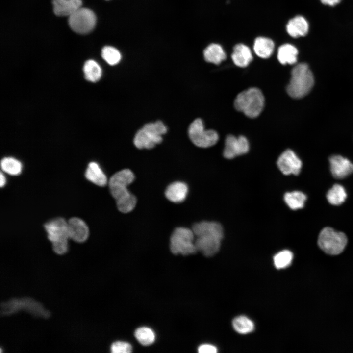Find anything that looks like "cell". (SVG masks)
Here are the masks:
<instances>
[{
  "instance_id": "1",
  "label": "cell",
  "mask_w": 353,
  "mask_h": 353,
  "mask_svg": "<svg viewBox=\"0 0 353 353\" xmlns=\"http://www.w3.org/2000/svg\"><path fill=\"white\" fill-rule=\"evenodd\" d=\"M134 179L129 169H125L114 174L109 181L111 195L115 199L119 210L122 213L131 211L136 204V199L127 189V186Z\"/></svg>"
},
{
  "instance_id": "2",
  "label": "cell",
  "mask_w": 353,
  "mask_h": 353,
  "mask_svg": "<svg viewBox=\"0 0 353 353\" xmlns=\"http://www.w3.org/2000/svg\"><path fill=\"white\" fill-rule=\"evenodd\" d=\"M314 82L313 75L308 66L306 63H299L292 70L287 92L293 98H301L309 93Z\"/></svg>"
},
{
  "instance_id": "3",
  "label": "cell",
  "mask_w": 353,
  "mask_h": 353,
  "mask_svg": "<svg viewBox=\"0 0 353 353\" xmlns=\"http://www.w3.org/2000/svg\"><path fill=\"white\" fill-rule=\"evenodd\" d=\"M264 97L260 89L252 87L241 92L236 96L234 106L235 109L251 118L257 117L262 112Z\"/></svg>"
},
{
  "instance_id": "4",
  "label": "cell",
  "mask_w": 353,
  "mask_h": 353,
  "mask_svg": "<svg viewBox=\"0 0 353 353\" xmlns=\"http://www.w3.org/2000/svg\"><path fill=\"white\" fill-rule=\"evenodd\" d=\"M44 227L48 238L52 243L53 251L58 254L66 253L69 238L67 222L62 218H58L48 222Z\"/></svg>"
},
{
  "instance_id": "5",
  "label": "cell",
  "mask_w": 353,
  "mask_h": 353,
  "mask_svg": "<svg viewBox=\"0 0 353 353\" xmlns=\"http://www.w3.org/2000/svg\"><path fill=\"white\" fill-rule=\"evenodd\" d=\"M167 128L160 121L146 124L135 135L134 144L138 149H151L162 141Z\"/></svg>"
},
{
  "instance_id": "6",
  "label": "cell",
  "mask_w": 353,
  "mask_h": 353,
  "mask_svg": "<svg viewBox=\"0 0 353 353\" xmlns=\"http://www.w3.org/2000/svg\"><path fill=\"white\" fill-rule=\"evenodd\" d=\"M347 243L346 235L330 227L324 228L320 232L318 244L325 252L337 255L343 252Z\"/></svg>"
},
{
  "instance_id": "7",
  "label": "cell",
  "mask_w": 353,
  "mask_h": 353,
  "mask_svg": "<svg viewBox=\"0 0 353 353\" xmlns=\"http://www.w3.org/2000/svg\"><path fill=\"white\" fill-rule=\"evenodd\" d=\"M194 237L192 230L182 227L176 228L170 238L171 252L183 255L195 253L197 250L194 242Z\"/></svg>"
},
{
  "instance_id": "8",
  "label": "cell",
  "mask_w": 353,
  "mask_h": 353,
  "mask_svg": "<svg viewBox=\"0 0 353 353\" xmlns=\"http://www.w3.org/2000/svg\"><path fill=\"white\" fill-rule=\"evenodd\" d=\"M188 135L192 142L201 148H208L215 145L218 141L219 136L213 130H206L202 121L198 118L190 125Z\"/></svg>"
},
{
  "instance_id": "9",
  "label": "cell",
  "mask_w": 353,
  "mask_h": 353,
  "mask_svg": "<svg viewBox=\"0 0 353 353\" xmlns=\"http://www.w3.org/2000/svg\"><path fill=\"white\" fill-rule=\"evenodd\" d=\"M96 17L91 10L80 7L69 16L68 24L70 28L79 34H86L94 28Z\"/></svg>"
},
{
  "instance_id": "10",
  "label": "cell",
  "mask_w": 353,
  "mask_h": 353,
  "mask_svg": "<svg viewBox=\"0 0 353 353\" xmlns=\"http://www.w3.org/2000/svg\"><path fill=\"white\" fill-rule=\"evenodd\" d=\"M249 150V144L245 137L228 135L225 140L223 155L227 159H232L247 153Z\"/></svg>"
},
{
  "instance_id": "11",
  "label": "cell",
  "mask_w": 353,
  "mask_h": 353,
  "mask_svg": "<svg viewBox=\"0 0 353 353\" xmlns=\"http://www.w3.org/2000/svg\"><path fill=\"white\" fill-rule=\"evenodd\" d=\"M277 165L285 175H298L301 171L302 163L294 152L288 149L279 156L277 160Z\"/></svg>"
},
{
  "instance_id": "12",
  "label": "cell",
  "mask_w": 353,
  "mask_h": 353,
  "mask_svg": "<svg viewBox=\"0 0 353 353\" xmlns=\"http://www.w3.org/2000/svg\"><path fill=\"white\" fill-rule=\"evenodd\" d=\"M329 163L331 172L336 178H344L353 172V164L341 155L331 156Z\"/></svg>"
},
{
  "instance_id": "13",
  "label": "cell",
  "mask_w": 353,
  "mask_h": 353,
  "mask_svg": "<svg viewBox=\"0 0 353 353\" xmlns=\"http://www.w3.org/2000/svg\"><path fill=\"white\" fill-rule=\"evenodd\" d=\"M195 236H211L222 239L224 235L221 225L216 222L202 221L195 224L192 227Z\"/></svg>"
},
{
  "instance_id": "14",
  "label": "cell",
  "mask_w": 353,
  "mask_h": 353,
  "mask_svg": "<svg viewBox=\"0 0 353 353\" xmlns=\"http://www.w3.org/2000/svg\"><path fill=\"white\" fill-rule=\"evenodd\" d=\"M67 223L69 238L77 242H83L86 240L89 236V229L82 220L73 217Z\"/></svg>"
},
{
  "instance_id": "15",
  "label": "cell",
  "mask_w": 353,
  "mask_h": 353,
  "mask_svg": "<svg viewBox=\"0 0 353 353\" xmlns=\"http://www.w3.org/2000/svg\"><path fill=\"white\" fill-rule=\"evenodd\" d=\"M195 241L197 251L201 252L206 256H212L219 250L221 239L210 236L196 237Z\"/></svg>"
},
{
  "instance_id": "16",
  "label": "cell",
  "mask_w": 353,
  "mask_h": 353,
  "mask_svg": "<svg viewBox=\"0 0 353 353\" xmlns=\"http://www.w3.org/2000/svg\"><path fill=\"white\" fill-rule=\"evenodd\" d=\"M53 10L58 16H69L81 7V0H52Z\"/></svg>"
},
{
  "instance_id": "17",
  "label": "cell",
  "mask_w": 353,
  "mask_h": 353,
  "mask_svg": "<svg viewBox=\"0 0 353 353\" xmlns=\"http://www.w3.org/2000/svg\"><path fill=\"white\" fill-rule=\"evenodd\" d=\"M308 22L302 16H297L290 19L286 25L287 33L293 38L306 35L308 31Z\"/></svg>"
},
{
  "instance_id": "18",
  "label": "cell",
  "mask_w": 353,
  "mask_h": 353,
  "mask_svg": "<svg viewBox=\"0 0 353 353\" xmlns=\"http://www.w3.org/2000/svg\"><path fill=\"white\" fill-rule=\"evenodd\" d=\"M188 186L184 182L176 181L171 183L165 191V196L170 201L179 203L186 198L188 193Z\"/></svg>"
},
{
  "instance_id": "19",
  "label": "cell",
  "mask_w": 353,
  "mask_h": 353,
  "mask_svg": "<svg viewBox=\"0 0 353 353\" xmlns=\"http://www.w3.org/2000/svg\"><path fill=\"white\" fill-rule=\"evenodd\" d=\"M231 58L237 66L245 67L252 60V55L250 49L247 46L243 44H238L233 48Z\"/></svg>"
},
{
  "instance_id": "20",
  "label": "cell",
  "mask_w": 353,
  "mask_h": 353,
  "mask_svg": "<svg viewBox=\"0 0 353 353\" xmlns=\"http://www.w3.org/2000/svg\"><path fill=\"white\" fill-rule=\"evenodd\" d=\"M274 43L271 39L258 37L253 44V50L255 54L260 58H268L272 54L274 50Z\"/></svg>"
},
{
  "instance_id": "21",
  "label": "cell",
  "mask_w": 353,
  "mask_h": 353,
  "mask_svg": "<svg viewBox=\"0 0 353 353\" xmlns=\"http://www.w3.org/2000/svg\"><path fill=\"white\" fill-rule=\"evenodd\" d=\"M86 178L93 183L104 186L107 182V179L100 166L95 162H90L85 172Z\"/></svg>"
},
{
  "instance_id": "22",
  "label": "cell",
  "mask_w": 353,
  "mask_h": 353,
  "mask_svg": "<svg viewBox=\"0 0 353 353\" xmlns=\"http://www.w3.org/2000/svg\"><path fill=\"white\" fill-rule=\"evenodd\" d=\"M298 54V50L294 46L290 44H285L279 47L277 57L281 64L291 65L297 62Z\"/></svg>"
},
{
  "instance_id": "23",
  "label": "cell",
  "mask_w": 353,
  "mask_h": 353,
  "mask_svg": "<svg viewBox=\"0 0 353 353\" xmlns=\"http://www.w3.org/2000/svg\"><path fill=\"white\" fill-rule=\"evenodd\" d=\"M205 60L210 63L219 64L226 58V54L223 48L218 44L212 43L208 45L203 51Z\"/></svg>"
},
{
  "instance_id": "24",
  "label": "cell",
  "mask_w": 353,
  "mask_h": 353,
  "mask_svg": "<svg viewBox=\"0 0 353 353\" xmlns=\"http://www.w3.org/2000/svg\"><path fill=\"white\" fill-rule=\"evenodd\" d=\"M85 78L92 82L98 81L101 77L102 71L100 66L93 60L86 61L83 66Z\"/></svg>"
},
{
  "instance_id": "25",
  "label": "cell",
  "mask_w": 353,
  "mask_h": 353,
  "mask_svg": "<svg viewBox=\"0 0 353 353\" xmlns=\"http://www.w3.org/2000/svg\"><path fill=\"white\" fill-rule=\"evenodd\" d=\"M284 200L290 208L297 210L302 208L306 200V196L300 191H293L286 193Z\"/></svg>"
},
{
  "instance_id": "26",
  "label": "cell",
  "mask_w": 353,
  "mask_h": 353,
  "mask_svg": "<svg viewBox=\"0 0 353 353\" xmlns=\"http://www.w3.org/2000/svg\"><path fill=\"white\" fill-rule=\"evenodd\" d=\"M346 198L347 193L345 188L338 184L334 185L327 194L328 202L332 205L341 204L345 202Z\"/></svg>"
},
{
  "instance_id": "27",
  "label": "cell",
  "mask_w": 353,
  "mask_h": 353,
  "mask_svg": "<svg viewBox=\"0 0 353 353\" xmlns=\"http://www.w3.org/2000/svg\"><path fill=\"white\" fill-rule=\"evenodd\" d=\"M234 329L240 334H248L254 329L253 322L245 316H239L235 318L232 321Z\"/></svg>"
},
{
  "instance_id": "28",
  "label": "cell",
  "mask_w": 353,
  "mask_h": 353,
  "mask_svg": "<svg viewBox=\"0 0 353 353\" xmlns=\"http://www.w3.org/2000/svg\"><path fill=\"white\" fill-rule=\"evenodd\" d=\"M1 168L5 173L11 175H18L22 171L21 163L13 157H4L1 161Z\"/></svg>"
},
{
  "instance_id": "29",
  "label": "cell",
  "mask_w": 353,
  "mask_h": 353,
  "mask_svg": "<svg viewBox=\"0 0 353 353\" xmlns=\"http://www.w3.org/2000/svg\"><path fill=\"white\" fill-rule=\"evenodd\" d=\"M134 335L139 342L144 346L152 344L155 339L154 332L148 327H143L137 328Z\"/></svg>"
},
{
  "instance_id": "30",
  "label": "cell",
  "mask_w": 353,
  "mask_h": 353,
  "mask_svg": "<svg viewBox=\"0 0 353 353\" xmlns=\"http://www.w3.org/2000/svg\"><path fill=\"white\" fill-rule=\"evenodd\" d=\"M293 254L289 250H283L277 253L274 256L275 266L278 269H284L289 266L293 260Z\"/></svg>"
},
{
  "instance_id": "31",
  "label": "cell",
  "mask_w": 353,
  "mask_h": 353,
  "mask_svg": "<svg viewBox=\"0 0 353 353\" xmlns=\"http://www.w3.org/2000/svg\"><path fill=\"white\" fill-rule=\"evenodd\" d=\"M101 56L109 65L117 64L121 59V54L115 48L111 46H105L101 50Z\"/></svg>"
},
{
  "instance_id": "32",
  "label": "cell",
  "mask_w": 353,
  "mask_h": 353,
  "mask_svg": "<svg viewBox=\"0 0 353 353\" xmlns=\"http://www.w3.org/2000/svg\"><path fill=\"white\" fill-rule=\"evenodd\" d=\"M110 349L113 353H129L132 351V347L128 343L116 341L111 345Z\"/></svg>"
},
{
  "instance_id": "33",
  "label": "cell",
  "mask_w": 353,
  "mask_h": 353,
  "mask_svg": "<svg viewBox=\"0 0 353 353\" xmlns=\"http://www.w3.org/2000/svg\"><path fill=\"white\" fill-rule=\"evenodd\" d=\"M200 353H216L218 351L217 347L214 345L204 344L200 345L198 348Z\"/></svg>"
},
{
  "instance_id": "34",
  "label": "cell",
  "mask_w": 353,
  "mask_h": 353,
  "mask_svg": "<svg viewBox=\"0 0 353 353\" xmlns=\"http://www.w3.org/2000/svg\"><path fill=\"white\" fill-rule=\"evenodd\" d=\"M321 2L325 5L334 6L339 3L341 0H320Z\"/></svg>"
},
{
  "instance_id": "35",
  "label": "cell",
  "mask_w": 353,
  "mask_h": 353,
  "mask_svg": "<svg viewBox=\"0 0 353 353\" xmlns=\"http://www.w3.org/2000/svg\"><path fill=\"white\" fill-rule=\"evenodd\" d=\"M0 185L1 187H2L5 184L6 182V179L5 177L3 174L2 172L0 173Z\"/></svg>"
},
{
  "instance_id": "36",
  "label": "cell",
  "mask_w": 353,
  "mask_h": 353,
  "mask_svg": "<svg viewBox=\"0 0 353 353\" xmlns=\"http://www.w3.org/2000/svg\"></svg>"
}]
</instances>
